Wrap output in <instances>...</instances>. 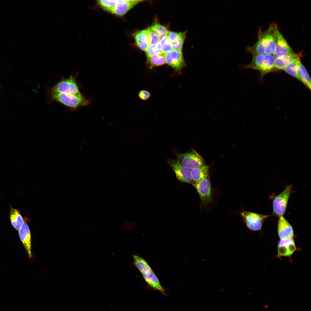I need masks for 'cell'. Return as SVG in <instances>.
Returning a JSON list of instances; mask_svg holds the SVG:
<instances>
[{
  "instance_id": "603a6c76",
  "label": "cell",
  "mask_w": 311,
  "mask_h": 311,
  "mask_svg": "<svg viewBox=\"0 0 311 311\" xmlns=\"http://www.w3.org/2000/svg\"><path fill=\"white\" fill-rule=\"evenodd\" d=\"M147 65L150 69L162 66L166 63L164 54L161 53L147 58Z\"/></svg>"
},
{
  "instance_id": "9c48e42d",
  "label": "cell",
  "mask_w": 311,
  "mask_h": 311,
  "mask_svg": "<svg viewBox=\"0 0 311 311\" xmlns=\"http://www.w3.org/2000/svg\"><path fill=\"white\" fill-rule=\"evenodd\" d=\"M200 197L201 206H206L212 200V193L211 183L209 176L194 183Z\"/></svg>"
},
{
  "instance_id": "2e32d148",
  "label": "cell",
  "mask_w": 311,
  "mask_h": 311,
  "mask_svg": "<svg viewBox=\"0 0 311 311\" xmlns=\"http://www.w3.org/2000/svg\"><path fill=\"white\" fill-rule=\"evenodd\" d=\"M277 229L278 234L280 239L293 238L294 236L292 227L284 216L279 218Z\"/></svg>"
},
{
  "instance_id": "d6986e66",
  "label": "cell",
  "mask_w": 311,
  "mask_h": 311,
  "mask_svg": "<svg viewBox=\"0 0 311 311\" xmlns=\"http://www.w3.org/2000/svg\"><path fill=\"white\" fill-rule=\"evenodd\" d=\"M302 55L301 52L298 53L295 57L283 70L291 76L299 79L298 74L299 67L300 63V58Z\"/></svg>"
},
{
  "instance_id": "ba28073f",
  "label": "cell",
  "mask_w": 311,
  "mask_h": 311,
  "mask_svg": "<svg viewBox=\"0 0 311 311\" xmlns=\"http://www.w3.org/2000/svg\"><path fill=\"white\" fill-rule=\"evenodd\" d=\"M247 227L253 231L261 230L265 219L272 215H264L245 211L240 213Z\"/></svg>"
},
{
  "instance_id": "5b68a950",
  "label": "cell",
  "mask_w": 311,
  "mask_h": 311,
  "mask_svg": "<svg viewBox=\"0 0 311 311\" xmlns=\"http://www.w3.org/2000/svg\"><path fill=\"white\" fill-rule=\"evenodd\" d=\"M293 185L290 184L285 187L283 191L276 196H271L272 201L273 213L279 218L285 214L291 193Z\"/></svg>"
},
{
  "instance_id": "6da1fadb",
  "label": "cell",
  "mask_w": 311,
  "mask_h": 311,
  "mask_svg": "<svg viewBox=\"0 0 311 311\" xmlns=\"http://www.w3.org/2000/svg\"><path fill=\"white\" fill-rule=\"evenodd\" d=\"M279 30L276 23H272L265 31L260 30L257 40L252 46L246 47L247 52L253 54H272L274 51L276 41L277 32Z\"/></svg>"
},
{
  "instance_id": "f1b7e54d",
  "label": "cell",
  "mask_w": 311,
  "mask_h": 311,
  "mask_svg": "<svg viewBox=\"0 0 311 311\" xmlns=\"http://www.w3.org/2000/svg\"><path fill=\"white\" fill-rule=\"evenodd\" d=\"M162 53L159 43L152 48H149L146 51L145 54L147 58H148L156 55Z\"/></svg>"
},
{
  "instance_id": "30bf717a",
  "label": "cell",
  "mask_w": 311,
  "mask_h": 311,
  "mask_svg": "<svg viewBox=\"0 0 311 311\" xmlns=\"http://www.w3.org/2000/svg\"><path fill=\"white\" fill-rule=\"evenodd\" d=\"M168 163L179 181L193 185L191 169L182 165L177 159H169Z\"/></svg>"
},
{
  "instance_id": "4fadbf2b",
  "label": "cell",
  "mask_w": 311,
  "mask_h": 311,
  "mask_svg": "<svg viewBox=\"0 0 311 311\" xmlns=\"http://www.w3.org/2000/svg\"><path fill=\"white\" fill-rule=\"evenodd\" d=\"M296 250L293 238L280 239L278 244L277 257H290Z\"/></svg>"
},
{
  "instance_id": "cb8c5ba5",
  "label": "cell",
  "mask_w": 311,
  "mask_h": 311,
  "mask_svg": "<svg viewBox=\"0 0 311 311\" xmlns=\"http://www.w3.org/2000/svg\"><path fill=\"white\" fill-rule=\"evenodd\" d=\"M298 74L299 81L311 89V79L305 67L301 62L298 68Z\"/></svg>"
},
{
  "instance_id": "8fae6325",
  "label": "cell",
  "mask_w": 311,
  "mask_h": 311,
  "mask_svg": "<svg viewBox=\"0 0 311 311\" xmlns=\"http://www.w3.org/2000/svg\"><path fill=\"white\" fill-rule=\"evenodd\" d=\"M166 63L177 72H180L185 63L182 52L172 50L164 53Z\"/></svg>"
},
{
  "instance_id": "7a4b0ae2",
  "label": "cell",
  "mask_w": 311,
  "mask_h": 311,
  "mask_svg": "<svg viewBox=\"0 0 311 311\" xmlns=\"http://www.w3.org/2000/svg\"><path fill=\"white\" fill-rule=\"evenodd\" d=\"M134 264L139 270L149 287L153 290L160 291L167 296L165 289L162 287L157 276L147 262L142 257L132 255Z\"/></svg>"
},
{
  "instance_id": "5bb4252c",
  "label": "cell",
  "mask_w": 311,
  "mask_h": 311,
  "mask_svg": "<svg viewBox=\"0 0 311 311\" xmlns=\"http://www.w3.org/2000/svg\"><path fill=\"white\" fill-rule=\"evenodd\" d=\"M142 0H117L113 8L109 12L116 16H124L136 5L143 1Z\"/></svg>"
},
{
  "instance_id": "7c38bea8",
  "label": "cell",
  "mask_w": 311,
  "mask_h": 311,
  "mask_svg": "<svg viewBox=\"0 0 311 311\" xmlns=\"http://www.w3.org/2000/svg\"><path fill=\"white\" fill-rule=\"evenodd\" d=\"M282 35L278 30L274 51L272 54L275 59L288 54L294 53Z\"/></svg>"
},
{
  "instance_id": "f546056e",
  "label": "cell",
  "mask_w": 311,
  "mask_h": 311,
  "mask_svg": "<svg viewBox=\"0 0 311 311\" xmlns=\"http://www.w3.org/2000/svg\"><path fill=\"white\" fill-rule=\"evenodd\" d=\"M139 98L143 100L148 99L151 96L150 93L147 90H140L138 94Z\"/></svg>"
},
{
  "instance_id": "d4e9b609",
  "label": "cell",
  "mask_w": 311,
  "mask_h": 311,
  "mask_svg": "<svg viewBox=\"0 0 311 311\" xmlns=\"http://www.w3.org/2000/svg\"><path fill=\"white\" fill-rule=\"evenodd\" d=\"M149 27L157 35L160 40L167 36L169 32L165 26L158 22L154 23Z\"/></svg>"
},
{
  "instance_id": "484cf974",
  "label": "cell",
  "mask_w": 311,
  "mask_h": 311,
  "mask_svg": "<svg viewBox=\"0 0 311 311\" xmlns=\"http://www.w3.org/2000/svg\"><path fill=\"white\" fill-rule=\"evenodd\" d=\"M159 43L163 53L168 52L172 50V45L167 36L160 40Z\"/></svg>"
},
{
  "instance_id": "44dd1931",
  "label": "cell",
  "mask_w": 311,
  "mask_h": 311,
  "mask_svg": "<svg viewBox=\"0 0 311 311\" xmlns=\"http://www.w3.org/2000/svg\"><path fill=\"white\" fill-rule=\"evenodd\" d=\"M298 53L288 54L275 59V67L277 70H283L298 54Z\"/></svg>"
},
{
  "instance_id": "4316f807",
  "label": "cell",
  "mask_w": 311,
  "mask_h": 311,
  "mask_svg": "<svg viewBox=\"0 0 311 311\" xmlns=\"http://www.w3.org/2000/svg\"><path fill=\"white\" fill-rule=\"evenodd\" d=\"M117 0L97 1L98 4L104 10L109 12L116 3Z\"/></svg>"
},
{
  "instance_id": "9a60e30c",
  "label": "cell",
  "mask_w": 311,
  "mask_h": 311,
  "mask_svg": "<svg viewBox=\"0 0 311 311\" xmlns=\"http://www.w3.org/2000/svg\"><path fill=\"white\" fill-rule=\"evenodd\" d=\"M19 235L29 257H32L31 253V237L30 231L27 223L24 221L18 230Z\"/></svg>"
},
{
  "instance_id": "277c9868",
  "label": "cell",
  "mask_w": 311,
  "mask_h": 311,
  "mask_svg": "<svg viewBox=\"0 0 311 311\" xmlns=\"http://www.w3.org/2000/svg\"><path fill=\"white\" fill-rule=\"evenodd\" d=\"M51 101L59 102L71 110L88 105L90 100L87 99L81 94L77 95L61 93H50Z\"/></svg>"
},
{
  "instance_id": "3957f363",
  "label": "cell",
  "mask_w": 311,
  "mask_h": 311,
  "mask_svg": "<svg viewBox=\"0 0 311 311\" xmlns=\"http://www.w3.org/2000/svg\"><path fill=\"white\" fill-rule=\"evenodd\" d=\"M275 58L272 54L253 55L252 61L247 65L240 64L241 69H252L257 70L262 75L276 70L275 67Z\"/></svg>"
},
{
  "instance_id": "7402d4cb",
  "label": "cell",
  "mask_w": 311,
  "mask_h": 311,
  "mask_svg": "<svg viewBox=\"0 0 311 311\" xmlns=\"http://www.w3.org/2000/svg\"><path fill=\"white\" fill-rule=\"evenodd\" d=\"M10 216V221L12 226L16 230H19L24 222L19 211L12 207H11Z\"/></svg>"
},
{
  "instance_id": "e0dca14e",
  "label": "cell",
  "mask_w": 311,
  "mask_h": 311,
  "mask_svg": "<svg viewBox=\"0 0 311 311\" xmlns=\"http://www.w3.org/2000/svg\"><path fill=\"white\" fill-rule=\"evenodd\" d=\"M186 33V31L179 33L169 31L167 36L170 41L174 50L182 52Z\"/></svg>"
},
{
  "instance_id": "ffe728a7",
  "label": "cell",
  "mask_w": 311,
  "mask_h": 311,
  "mask_svg": "<svg viewBox=\"0 0 311 311\" xmlns=\"http://www.w3.org/2000/svg\"><path fill=\"white\" fill-rule=\"evenodd\" d=\"M192 181L195 183L209 176V167L206 164L191 169Z\"/></svg>"
},
{
  "instance_id": "52a82bcc",
  "label": "cell",
  "mask_w": 311,
  "mask_h": 311,
  "mask_svg": "<svg viewBox=\"0 0 311 311\" xmlns=\"http://www.w3.org/2000/svg\"><path fill=\"white\" fill-rule=\"evenodd\" d=\"M177 159L183 166L191 169L205 164L202 157L194 149L177 154Z\"/></svg>"
},
{
  "instance_id": "83f0119b",
  "label": "cell",
  "mask_w": 311,
  "mask_h": 311,
  "mask_svg": "<svg viewBox=\"0 0 311 311\" xmlns=\"http://www.w3.org/2000/svg\"><path fill=\"white\" fill-rule=\"evenodd\" d=\"M149 33L150 39V46L151 48L159 43L160 40L156 34L151 30L149 27L147 29Z\"/></svg>"
},
{
  "instance_id": "8992f818",
  "label": "cell",
  "mask_w": 311,
  "mask_h": 311,
  "mask_svg": "<svg viewBox=\"0 0 311 311\" xmlns=\"http://www.w3.org/2000/svg\"><path fill=\"white\" fill-rule=\"evenodd\" d=\"M50 92L66 93L75 95L81 94L75 78L72 75L62 78L51 89Z\"/></svg>"
},
{
  "instance_id": "ac0fdd59",
  "label": "cell",
  "mask_w": 311,
  "mask_h": 311,
  "mask_svg": "<svg viewBox=\"0 0 311 311\" xmlns=\"http://www.w3.org/2000/svg\"><path fill=\"white\" fill-rule=\"evenodd\" d=\"M134 38L136 45L140 49L145 52L149 49L150 39L147 29L136 32L134 34Z\"/></svg>"
}]
</instances>
